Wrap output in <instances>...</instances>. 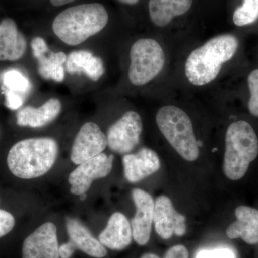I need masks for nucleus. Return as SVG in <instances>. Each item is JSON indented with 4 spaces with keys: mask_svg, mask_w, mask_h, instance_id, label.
<instances>
[{
    "mask_svg": "<svg viewBox=\"0 0 258 258\" xmlns=\"http://www.w3.org/2000/svg\"><path fill=\"white\" fill-rule=\"evenodd\" d=\"M121 3L123 4L134 5L137 4L139 3V0H118Z\"/></svg>",
    "mask_w": 258,
    "mask_h": 258,
    "instance_id": "32",
    "label": "nucleus"
},
{
    "mask_svg": "<svg viewBox=\"0 0 258 258\" xmlns=\"http://www.w3.org/2000/svg\"><path fill=\"white\" fill-rule=\"evenodd\" d=\"M258 19V0H244L243 4L235 10L233 22L239 27L254 23Z\"/></svg>",
    "mask_w": 258,
    "mask_h": 258,
    "instance_id": "22",
    "label": "nucleus"
},
{
    "mask_svg": "<svg viewBox=\"0 0 258 258\" xmlns=\"http://www.w3.org/2000/svg\"><path fill=\"white\" fill-rule=\"evenodd\" d=\"M123 164L125 179L132 183L145 179L161 167L157 153L149 148H142L137 154L125 155Z\"/></svg>",
    "mask_w": 258,
    "mask_h": 258,
    "instance_id": "14",
    "label": "nucleus"
},
{
    "mask_svg": "<svg viewBox=\"0 0 258 258\" xmlns=\"http://www.w3.org/2000/svg\"><path fill=\"white\" fill-rule=\"evenodd\" d=\"M23 258H60L57 227L53 223H44L25 239Z\"/></svg>",
    "mask_w": 258,
    "mask_h": 258,
    "instance_id": "10",
    "label": "nucleus"
},
{
    "mask_svg": "<svg viewBox=\"0 0 258 258\" xmlns=\"http://www.w3.org/2000/svg\"><path fill=\"white\" fill-rule=\"evenodd\" d=\"M51 4L55 7L62 6V5L69 4L76 0H50Z\"/></svg>",
    "mask_w": 258,
    "mask_h": 258,
    "instance_id": "31",
    "label": "nucleus"
},
{
    "mask_svg": "<svg viewBox=\"0 0 258 258\" xmlns=\"http://www.w3.org/2000/svg\"><path fill=\"white\" fill-rule=\"evenodd\" d=\"M216 150H217L216 148H215V149H214L213 150H212V152H215V151H216Z\"/></svg>",
    "mask_w": 258,
    "mask_h": 258,
    "instance_id": "35",
    "label": "nucleus"
},
{
    "mask_svg": "<svg viewBox=\"0 0 258 258\" xmlns=\"http://www.w3.org/2000/svg\"><path fill=\"white\" fill-rule=\"evenodd\" d=\"M93 56V54L89 51H74L67 56L66 71L71 75L83 74L86 64Z\"/></svg>",
    "mask_w": 258,
    "mask_h": 258,
    "instance_id": "23",
    "label": "nucleus"
},
{
    "mask_svg": "<svg viewBox=\"0 0 258 258\" xmlns=\"http://www.w3.org/2000/svg\"><path fill=\"white\" fill-rule=\"evenodd\" d=\"M27 50V40L19 31L14 20L6 18L0 23V61L22 58Z\"/></svg>",
    "mask_w": 258,
    "mask_h": 258,
    "instance_id": "15",
    "label": "nucleus"
},
{
    "mask_svg": "<svg viewBox=\"0 0 258 258\" xmlns=\"http://www.w3.org/2000/svg\"><path fill=\"white\" fill-rule=\"evenodd\" d=\"M66 228L71 244L91 257L103 258L107 254L106 247L93 237L87 227L76 219L66 220Z\"/></svg>",
    "mask_w": 258,
    "mask_h": 258,
    "instance_id": "19",
    "label": "nucleus"
},
{
    "mask_svg": "<svg viewBox=\"0 0 258 258\" xmlns=\"http://www.w3.org/2000/svg\"><path fill=\"white\" fill-rule=\"evenodd\" d=\"M156 121L166 140L181 157L189 161L198 159V141L191 119L184 111L176 106L162 107L158 111Z\"/></svg>",
    "mask_w": 258,
    "mask_h": 258,
    "instance_id": "5",
    "label": "nucleus"
},
{
    "mask_svg": "<svg viewBox=\"0 0 258 258\" xmlns=\"http://www.w3.org/2000/svg\"><path fill=\"white\" fill-rule=\"evenodd\" d=\"M195 258H237L233 249L220 247L213 249H203L197 253Z\"/></svg>",
    "mask_w": 258,
    "mask_h": 258,
    "instance_id": "26",
    "label": "nucleus"
},
{
    "mask_svg": "<svg viewBox=\"0 0 258 258\" xmlns=\"http://www.w3.org/2000/svg\"><path fill=\"white\" fill-rule=\"evenodd\" d=\"M86 198V194H83V195H80V199H81V200H85Z\"/></svg>",
    "mask_w": 258,
    "mask_h": 258,
    "instance_id": "34",
    "label": "nucleus"
},
{
    "mask_svg": "<svg viewBox=\"0 0 258 258\" xmlns=\"http://www.w3.org/2000/svg\"><path fill=\"white\" fill-rule=\"evenodd\" d=\"M108 142L105 134L96 123L88 122L81 127L73 144L71 159L79 165L81 163L99 155L106 149Z\"/></svg>",
    "mask_w": 258,
    "mask_h": 258,
    "instance_id": "9",
    "label": "nucleus"
},
{
    "mask_svg": "<svg viewBox=\"0 0 258 258\" xmlns=\"http://www.w3.org/2000/svg\"><path fill=\"white\" fill-rule=\"evenodd\" d=\"M128 78L135 86H144L160 74L165 63V54L154 39L137 40L130 51Z\"/></svg>",
    "mask_w": 258,
    "mask_h": 258,
    "instance_id": "6",
    "label": "nucleus"
},
{
    "mask_svg": "<svg viewBox=\"0 0 258 258\" xmlns=\"http://www.w3.org/2000/svg\"><path fill=\"white\" fill-rule=\"evenodd\" d=\"M61 110V102L57 98H50L39 108L27 106L20 109L17 113V124L21 127L41 128L57 118Z\"/></svg>",
    "mask_w": 258,
    "mask_h": 258,
    "instance_id": "17",
    "label": "nucleus"
},
{
    "mask_svg": "<svg viewBox=\"0 0 258 258\" xmlns=\"http://www.w3.org/2000/svg\"><path fill=\"white\" fill-rule=\"evenodd\" d=\"M3 86L5 91H10L26 99L31 92L32 84L30 80L23 73L16 69L8 70L3 74Z\"/></svg>",
    "mask_w": 258,
    "mask_h": 258,
    "instance_id": "21",
    "label": "nucleus"
},
{
    "mask_svg": "<svg viewBox=\"0 0 258 258\" xmlns=\"http://www.w3.org/2000/svg\"><path fill=\"white\" fill-rule=\"evenodd\" d=\"M114 157L101 153L99 155L79 164L69 175L71 192L76 195L86 194L94 180L106 177L111 172Z\"/></svg>",
    "mask_w": 258,
    "mask_h": 258,
    "instance_id": "8",
    "label": "nucleus"
},
{
    "mask_svg": "<svg viewBox=\"0 0 258 258\" xmlns=\"http://www.w3.org/2000/svg\"><path fill=\"white\" fill-rule=\"evenodd\" d=\"M15 225V220L10 212L0 209V237H4L13 230Z\"/></svg>",
    "mask_w": 258,
    "mask_h": 258,
    "instance_id": "27",
    "label": "nucleus"
},
{
    "mask_svg": "<svg viewBox=\"0 0 258 258\" xmlns=\"http://www.w3.org/2000/svg\"><path fill=\"white\" fill-rule=\"evenodd\" d=\"M32 54L37 60L39 74L44 79L62 82L64 78V64L67 55L63 52H50L46 42L40 37L31 42Z\"/></svg>",
    "mask_w": 258,
    "mask_h": 258,
    "instance_id": "13",
    "label": "nucleus"
},
{
    "mask_svg": "<svg viewBox=\"0 0 258 258\" xmlns=\"http://www.w3.org/2000/svg\"><path fill=\"white\" fill-rule=\"evenodd\" d=\"M164 258H189V252L184 245H175L171 247L166 252Z\"/></svg>",
    "mask_w": 258,
    "mask_h": 258,
    "instance_id": "29",
    "label": "nucleus"
},
{
    "mask_svg": "<svg viewBox=\"0 0 258 258\" xmlns=\"http://www.w3.org/2000/svg\"><path fill=\"white\" fill-rule=\"evenodd\" d=\"M132 237V226L126 217L120 212H115L110 217L98 240L108 248L122 250L131 244Z\"/></svg>",
    "mask_w": 258,
    "mask_h": 258,
    "instance_id": "16",
    "label": "nucleus"
},
{
    "mask_svg": "<svg viewBox=\"0 0 258 258\" xmlns=\"http://www.w3.org/2000/svg\"><path fill=\"white\" fill-rule=\"evenodd\" d=\"M238 40L231 35L210 39L203 46L195 49L185 64V74L191 84L205 86L216 79L222 64L235 55Z\"/></svg>",
    "mask_w": 258,
    "mask_h": 258,
    "instance_id": "2",
    "label": "nucleus"
},
{
    "mask_svg": "<svg viewBox=\"0 0 258 258\" xmlns=\"http://www.w3.org/2000/svg\"><path fill=\"white\" fill-rule=\"evenodd\" d=\"M76 251L71 242H68L59 247V254L61 258H71Z\"/></svg>",
    "mask_w": 258,
    "mask_h": 258,
    "instance_id": "30",
    "label": "nucleus"
},
{
    "mask_svg": "<svg viewBox=\"0 0 258 258\" xmlns=\"http://www.w3.org/2000/svg\"><path fill=\"white\" fill-rule=\"evenodd\" d=\"M193 0H150L149 3L151 20L158 27L169 25L176 17L187 13Z\"/></svg>",
    "mask_w": 258,
    "mask_h": 258,
    "instance_id": "20",
    "label": "nucleus"
},
{
    "mask_svg": "<svg viewBox=\"0 0 258 258\" xmlns=\"http://www.w3.org/2000/svg\"><path fill=\"white\" fill-rule=\"evenodd\" d=\"M235 222L227 227L226 233L230 239L241 238L249 244L258 242V210L247 206L235 210Z\"/></svg>",
    "mask_w": 258,
    "mask_h": 258,
    "instance_id": "18",
    "label": "nucleus"
},
{
    "mask_svg": "<svg viewBox=\"0 0 258 258\" xmlns=\"http://www.w3.org/2000/svg\"><path fill=\"white\" fill-rule=\"evenodd\" d=\"M108 22L106 8L99 3L71 7L57 15L52 23L56 36L76 46L103 30Z\"/></svg>",
    "mask_w": 258,
    "mask_h": 258,
    "instance_id": "1",
    "label": "nucleus"
},
{
    "mask_svg": "<svg viewBox=\"0 0 258 258\" xmlns=\"http://www.w3.org/2000/svg\"><path fill=\"white\" fill-rule=\"evenodd\" d=\"M186 217L176 212L170 199L159 197L154 204V223L158 235L169 239L173 235L183 236L186 231Z\"/></svg>",
    "mask_w": 258,
    "mask_h": 258,
    "instance_id": "11",
    "label": "nucleus"
},
{
    "mask_svg": "<svg viewBox=\"0 0 258 258\" xmlns=\"http://www.w3.org/2000/svg\"><path fill=\"white\" fill-rule=\"evenodd\" d=\"M247 82L250 91L249 111L251 114L258 117V69L254 70L249 74Z\"/></svg>",
    "mask_w": 258,
    "mask_h": 258,
    "instance_id": "24",
    "label": "nucleus"
},
{
    "mask_svg": "<svg viewBox=\"0 0 258 258\" xmlns=\"http://www.w3.org/2000/svg\"><path fill=\"white\" fill-rule=\"evenodd\" d=\"M143 130L139 113L128 111L111 125L107 134L108 147L113 152L127 154L138 145Z\"/></svg>",
    "mask_w": 258,
    "mask_h": 258,
    "instance_id": "7",
    "label": "nucleus"
},
{
    "mask_svg": "<svg viewBox=\"0 0 258 258\" xmlns=\"http://www.w3.org/2000/svg\"><path fill=\"white\" fill-rule=\"evenodd\" d=\"M104 71V64L102 59L97 56H93L86 64L83 74L92 81H97L103 76Z\"/></svg>",
    "mask_w": 258,
    "mask_h": 258,
    "instance_id": "25",
    "label": "nucleus"
},
{
    "mask_svg": "<svg viewBox=\"0 0 258 258\" xmlns=\"http://www.w3.org/2000/svg\"><path fill=\"white\" fill-rule=\"evenodd\" d=\"M257 155V136L250 124L244 120L232 123L225 136L223 162L225 176L233 181L242 179Z\"/></svg>",
    "mask_w": 258,
    "mask_h": 258,
    "instance_id": "4",
    "label": "nucleus"
},
{
    "mask_svg": "<svg viewBox=\"0 0 258 258\" xmlns=\"http://www.w3.org/2000/svg\"><path fill=\"white\" fill-rule=\"evenodd\" d=\"M58 145L51 138L23 139L10 149L7 158L12 174L23 179H35L46 174L55 164Z\"/></svg>",
    "mask_w": 258,
    "mask_h": 258,
    "instance_id": "3",
    "label": "nucleus"
},
{
    "mask_svg": "<svg viewBox=\"0 0 258 258\" xmlns=\"http://www.w3.org/2000/svg\"><path fill=\"white\" fill-rule=\"evenodd\" d=\"M132 198L137 209L131 225L132 235L137 244L145 245L150 240L154 222V202L149 193L140 189L133 190Z\"/></svg>",
    "mask_w": 258,
    "mask_h": 258,
    "instance_id": "12",
    "label": "nucleus"
},
{
    "mask_svg": "<svg viewBox=\"0 0 258 258\" xmlns=\"http://www.w3.org/2000/svg\"><path fill=\"white\" fill-rule=\"evenodd\" d=\"M5 91V105L10 110H18L23 106L25 98L10 91Z\"/></svg>",
    "mask_w": 258,
    "mask_h": 258,
    "instance_id": "28",
    "label": "nucleus"
},
{
    "mask_svg": "<svg viewBox=\"0 0 258 258\" xmlns=\"http://www.w3.org/2000/svg\"><path fill=\"white\" fill-rule=\"evenodd\" d=\"M141 258H159L158 257L157 255H156V254H152V253H147L144 254V255H142Z\"/></svg>",
    "mask_w": 258,
    "mask_h": 258,
    "instance_id": "33",
    "label": "nucleus"
}]
</instances>
